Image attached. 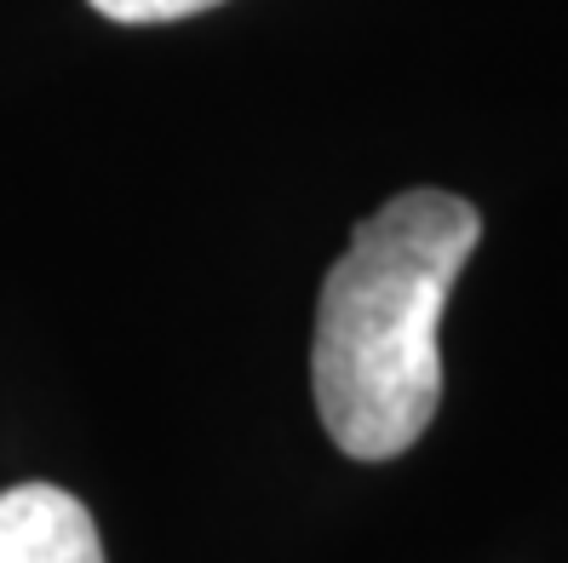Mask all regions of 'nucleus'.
<instances>
[{
  "mask_svg": "<svg viewBox=\"0 0 568 563\" xmlns=\"http://www.w3.org/2000/svg\"><path fill=\"white\" fill-rule=\"evenodd\" d=\"M0 563H104V541L70 489L18 483L0 494Z\"/></svg>",
  "mask_w": 568,
  "mask_h": 563,
  "instance_id": "obj_2",
  "label": "nucleus"
},
{
  "mask_svg": "<svg viewBox=\"0 0 568 563\" xmlns=\"http://www.w3.org/2000/svg\"><path fill=\"white\" fill-rule=\"evenodd\" d=\"M483 242V213L454 190H403L351 230L322 282L311 385L333 449L408 454L443 403V305Z\"/></svg>",
  "mask_w": 568,
  "mask_h": 563,
  "instance_id": "obj_1",
  "label": "nucleus"
},
{
  "mask_svg": "<svg viewBox=\"0 0 568 563\" xmlns=\"http://www.w3.org/2000/svg\"><path fill=\"white\" fill-rule=\"evenodd\" d=\"M110 23H179V18H195L219 7V0H92Z\"/></svg>",
  "mask_w": 568,
  "mask_h": 563,
  "instance_id": "obj_3",
  "label": "nucleus"
}]
</instances>
